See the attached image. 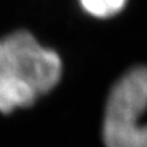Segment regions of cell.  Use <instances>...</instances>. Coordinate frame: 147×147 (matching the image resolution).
Here are the masks:
<instances>
[{
    "instance_id": "cell-1",
    "label": "cell",
    "mask_w": 147,
    "mask_h": 147,
    "mask_svg": "<svg viewBox=\"0 0 147 147\" xmlns=\"http://www.w3.org/2000/svg\"><path fill=\"white\" fill-rule=\"evenodd\" d=\"M61 60L29 32L19 30L0 40V112L33 105L57 84Z\"/></svg>"
},
{
    "instance_id": "cell-2",
    "label": "cell",
    "mask_w": 147,
    "mask_h": 147,
    "mask_svg": "<svg viewBox=\"0 0 147 147\" xmlns=\"http://www.w3.org/2000/svg\"><path fill=\"white\" fill-rule=\"evenodd\" d=\"M147 67L127 72L113 86L104 117L106 147H147Z\"/></svg>"
},
{
    "instance_id": "cell-3",
    "label": "cell",
    "mask_w": 147,
    "mask_h": 147,
    "mask_svg": "<svg viewBox=\"0 0 147 147\" xmlns=\"http://www.w3.org/2000/svg\"><path fill=\"white\" fill-rule=\"evenodd\" d=\"M127 0H80L86 12L97 18H108L117 14L124 7Z\"/></svg>"
}]
</instances>
